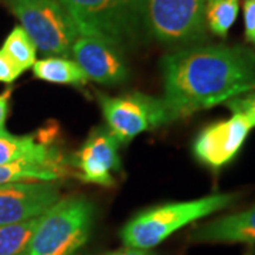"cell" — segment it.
I'll return each instance as SVG.
<instances>
[{
    "label": "cell",
    "mask_w": 255,
    "mask_h": 255,
    "mask_svg": "<svg viewBox=\"0 0 255 255\" xmlns=\"http://www.w3.org/2000/svg\"><path fill=\"white\" fill-rule=\"evenodd\" d=\"M167 124L255 90V54L240 46H196L164 55Z\"/></svg>",
    "instance_id": "6da1fadb"
},
{
    "label": "cell",
    "mask_w": 255,
    "mask_h": 255,
    "mask_svg": "<svg viewBox=\"0 0 255 255\" xmlns=\"http://www.w3.org/2000/svg\"><path fill=\"white\" fill-rule=\"evenodd\" d=\"M236 199V194H211L196 200L162 204L128 221L121 237L128 248L149 251L184 226L230 207Z\"/></svg>",
    "instance_id": "7a4b0ae2"
},
{
    "label": "cell",
    "mask_w": 255,
    "mask_h": 255,
    "mask_svg": "<svg viewBox=\"0 0 255 255\" xmlns=\"http://www.w3.org/2000/svg\"><path fill=\"white\" fill-rule=\"evenodd\" d=\"M94 206L85 197L58 200L40 216L26 255H77L87 244Z\"/></svg>",
    "instance_id": "3957f363"
},
{
    "label": "cell",
    "mask_w": 255,
    "mask_h": 255,
    "mask_svg": "<svg viewBox=\"0 0 255 255\" xmlns=\"http://www.w3.org/2000/svg\"><path fill=\"white\" fill-rule=\"evenodd\" d=\"M73 17L78 33L125 46L146 27L145 0H58Z\"/></svg>",
    "instance_id": "277c9868"
},
{
    "label": "cell",
    "mask_w": 255,
    "mask_h": 255,
    "mask_svg": "<svg viewBox=\"0 0 255 255\" xmlns=\"http://www.w3.org/2000/svg\"><path fill=\"white\" fill-rule=\"evenodd\" d=\"M21 27L44 54L68 57L78 30L58 0H6Z\"/></svg>",
    "instance_id": "5b68a950"
},
{
    "label": "cell",
    "mask_w": 255,
    "mask_h": 255,
    "mask_svg": "<svg viewBox=\"0 0 255 255\" xmlns=\"http://www.w3.org/2000/svg\"><path fill=\"white\" fill-rule=\"evenodd\" d=\"M145 23L159 41H196L206 31V0H145Z\"/></svg>",
    "instance_id": "8992f818"
},
{
    "label": "cell",
    "mask_w": 255,
    "mask_h": 255,
    "mask_svg": "<svg viewBox=\"0 0 255 255\" xmlns=\"http://www.w3.org/2000/svg\"><path fill=\"white\" fill-rule=\"evenodd\" d=\"M98 100L108 129L121 143H128L142 132L167 124L162 100L143 92L119 97L100 94Z\"/></svg>",
    "instance_id": "52a82bcc"
},
{
    "label": "cell",
    "mask_w": 255,
    "mask_h": 255,
    "mask_svg": "<svg viewBox=\"0 0 255 255\" xmlns=\"http://www.w3.org/2000/svg\"><path fill=\"white\" fill-rule=\"evenodd\" d=\"M60 197L55 182H17L0 186V226L40 217Z\"/></svg>",
    "instance_id": "ba28073f"
},
{
    "label": "cell",
    "mask_w": 255,
    "mask_h": 255,
    "mask_svg": "<svg viewBox=\"0 0 255 255\" xmlns=\"http://www.w3.org/2000/svg\"><path fill=\"white\" fill-rule=\"evenodd\" d=\"M71 55L88 80L107 85L127 81L128 68L121 48L101 37L80 33Z\"/></svg>",
    "instance_id": "9c48e42d"
},
{
    "label": "cell",
    "mask_w": 255,
    "mask_h": 255,
    "mask_svg": "<svg viewBox=\"0 0 255 255\" xmlns=\"http://www.w3.org/2000/svg\"><path fill=\"white\" fill-rule=\"evenodd\" d=\"M251 125L243 115L213 124L196 139L193 150L197 159L211 167H221L237 155L251 130Z\"/></svg>",
    "instance_id": "30bf717a"
},
{
    "label": "cell",
    "mask_w": 255,
    "mask_h": 255,
    "mask_svg": "<svg viewBox=\"0 0 255 255\" xmlns=\"http://www.w3.org/2000/svg\"><path fill=\"white\" fill-rule=\"evenodd\" d=\"M119 142L108 128H97L75 155L74 163L84 182L111 186L112 173L119 170Z\"/></svg>",
    "instance_id": "8fae6325"
},
{
    "label": "cell",
    "mask_w": 255,
    "mask_h": 255,
    "mask_svg": "<svg viewBox=\"0 0 255 255\" xmlns=\"http://www.w3.org/2000/svg\"><path fill=\"white\" fill-rule=\"evenodd\" d=\"M191 237L199 243L255 244V207L201 226Z\"/></svg>",
    "instance_id": "7c38bea8"
},
{
    "label": "cell",
    "mask_w": 255,
    "mask_h": 255,
    "mask_svg": "<svg viewBox=\"0 0 255 255\" xmlns=\"http://www.w3.org/2000/svg\"><path fill=\"white\" fill-rule=\"evenodd\" d=\"M61 155L47 159H23L0 166V186L17 182H55L64 174Z\"/></svg>",
    "instance_id": "4fadbf2b"
},
{
    "label": "cell",
    "mask_w": 255,
    "mask_h": 255,
    "mask_svg": "<svg viewBox=\"0 0 255 255\" xmlns=\"http://www.w3.org/2000/svg\"><path fill=\"white\" fill-rule=\"evenodd\" d=\"M58 150L46 142L38 140L36 135L0 136V166L23 159H47L58 156Z\"/></svg>",
    "instance_id": "5bb4252c"
},
{
    "label": "cell",
    "mask_w": 255,
    "mask_h": 255,
    "mask_svg": "<svg viewBox=\"0 0 255 255\" xmlns=\"http://www.w3.org/2000/svg\"><path fill=\"white\" fill-rule=\"evenodd\" d=\"M31 68L38 80L47 82L82 85L88 81L78 64L74 60H68L67 57H47L37 60Z\"/></svg>",
    "instance_id": "9a60e30c"
},
{
    "label": "cell",
    "mask_w": 255,
    "mask_h": 255,
    "mask_svg": "<svg viewBox=\"0 0 255 255\" xmlns=\"http://www.w3.org/2000/svg\"><path fill=\"white\" fill-rule=\"evenodd\" d=\"M38 219L0 226V255H26Z\"/></svg>",
    "instance_id": "2e32d148"
},
{
    "label": "cell",
    "mask_w": 255,
    "mask_h": 255,
    "mask_svg": "<svg viewBox=\"0 0 255 255\" xmlns=\"http://www.w3.org/2000/svg\"><path fill=\"white\" fill-rule=\"evenodd\" d=\"M1 51L9 57L11 63L21 73L31 68L36 63L37 47L21 26H17L11 30V33L4 40Z\"/></svg>",
    "instance_id": "e0dca14e"
},
{
    "label": "cell",
    "mask_w": 255,
    "mask_h": 255,
    "mask_svg": "<svg viewBox=\"0 0 255 255\" xmlns=\"http://www.w3.org/2000/svg\"><path fill=\"white\" fill-rule=\"evenodd\" d=\"M238 0H206V24L219 37H226L238 16Z\"/></svg>",
    "instance_id": "ac0fdd59"
},
{
    "label": "cell",
    "mask_w": 255,
    "mask_h": 255,
    "mask_svg": "<svg viewBox=\"0 0 255 255\" xmlns=\"http://www.w3.org/2000/svg\"><path fill=\"white\" fill-rule=\"evenodd\" d=\"M226 104L234 114L243 115L251 127H255V90L238 95L236 98L227 101Z\"/></svg>",
    "instance_id": "d6986e66"
},
{
    "label": "cell",
    "mask_w": 255,
    "mask_h": 255,
    "mask_svg": "<svg viewBox=\"0 0 255 255\" xmlns=\"http://www.w3.org/2000/svg\"><path fill=\"white\" fill-rule=\"evenodd\" d=\"M21 71L11 63L7 55L0 50V82L11 84L20 77Z\"/></svg>",
    "instance_id": "ffe728a7"
},
{
    "label": "cell",
    "mask_w": 255,
    "mask_h": 255,
    "mask_svg": "<svg viewBox=\"0 0 255 255\" xmlns=\"http://www.w3.org/2000/svg\"><path fill=\"white\" fill-rule=\"evenodd\" d=\"M13 88H7L4 92L0 94V136L9 135L6 129V119L9 115V102Z\"/></svg>",
    "instance_id": "44dd1931"
},
{
    "label": "cell",
    "mask_w": 255,
    "mask_h": 255,
    "mask_svg": "<svg viewBox=\"0 0 255 255\" xmlns=\"http://www.w3.org/2000/svg\"><path fill=\"white\" fill-rule=\"evenodd\" d=\"M244 16H246V34L250 41L255 38V0H247L244 4Z\"/></svg>",
    "instance_id": "7402d4cb"
},
{
    "label": "cell",
    "mask_w": 255,
    "mask_h": 255,
    "mask_svg": "<svg viewBox=\"0 0 255 255\" xmlns=\"http://www.w3.org/2000/svg\"><path fill=\"white\" fill-rule=\"evenodd\" d=\"M105 255H153L150 251H145V250H135V248H125V250H119V251H114L110 254Z\"/></svg>",
    "instance_id": "603a6c76"
},
{
    "label": "cell",
    "mask_w": 255,
    "mask_h": 255,
    "mask_svg": "<svg viewBox=\"0 0 255 255\" xmlns=\"http://www.w3.org/2000/svg\"><path fill=\"white\" fill-rule=\"evenodd\" d=\"M253 43H255V38H254V41H253Z\"/></svg>",
    "instance_id": "cb8c5ba5"
}]
</instances>
